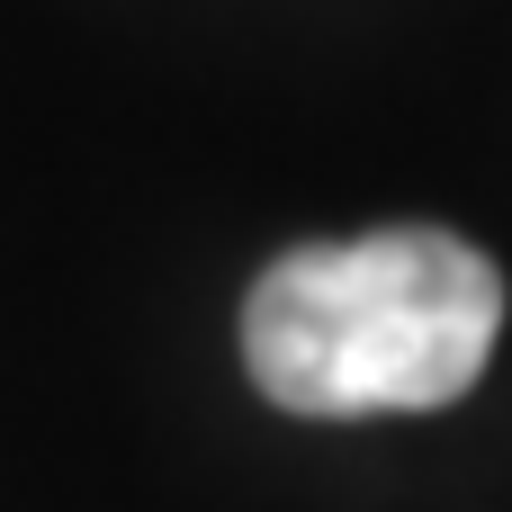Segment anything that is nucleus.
Returning <instances> with one entry per match:
<instances>
[{"label": "nucleus", "instance_id": "1", "mask_svg": "<svg viewBox=\"0 0 512 512\" xmlns=\"http://www.w3.org/2000/svg\"><path fill=\"white\" fill-rule=\"evenodd\" d=\"M495 333L504 270L441 225L297 243L243 297L252 387L306 423L441 414L486 378Z\"/></svg>", "mask_w": 512, "mask_h": 512}]
</instances>
